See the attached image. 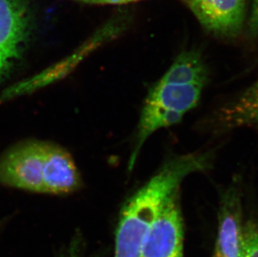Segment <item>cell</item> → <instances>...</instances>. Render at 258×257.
<instances>
[{"instance_id":"11","label":"cell","mask_w":258,"mask_h":257,"mask_svg":"<svg viewBox=\"0 0 258 257\" xmlns=\"http://www.w3.org/2000/svg\"><path fill=\"white\" fill-rule=\"evenodd\" d=\"M241 257H258V223L249 221L243 226Z\"/></svg>"},{"instance_id":"5","label":"cell","mask_w":258,"mask_h":257,"mask_svg":"<svg viewBox=\"0 0 258 257\" xmlns=\"http://www.w3.org/2000/svg\"><path fill=\"white\" fill-rule=\"evenodd\" d=\"M186 2L207 31L229 38L241 33L245 20V0H187Z\"/></svg>"},{"instance_id":"13","label":"cell","mask_w":258,"mask_h":257,"mask_svg":"<svg viewBox=\"0 0 258 257\" xmlns=\"http://www.w3.org/2000/svg\"><path fill=\"white\" fill-rule=\"evenodd\" d=\"M251 33L258 34V0H256L255 9H254L253 17L251 22Z\"/></svg>"},{"instance_id":"12","label":"cell","mask_w":258,"mask_h":257,"mask_svg":"<svg viewBox=\"0 0 258 257\" xmlns=\"http://www.w3.org/2000/svg\"><path fill=\"white\" fill-rule=\"evenodd\" d=\"M75 2L82 3L86 5H120L129 4V3L138 2L141 0H71Z\"/></svg>"},{"instance_id":"9","label":"cell","mask_w":258,"mask_h":257,"mask_svg":"<svg viewBox=\"0 0 258 257\" xmlns=\"http://www.w3.org/2000/svg\"><path fill=\"white\" fill-rule=\"evenodd\" d=\"M204 85H176L159 81L151 88L146 101L185 114L198 105Z\"/></svg>"},{"instance_id":"6","label":"cell","mask_w":258,"mask_h":257,"mask_svg":"<svg viewBox=\"0 0 258 257\" xmlns=\"http://www.w3.org/2000/svg\"><path fill=\"white\" fill-rule=\"evenodd\" d=\"M242 237L241 196L238 188L233 186L223 197L213 257H241Z\"/></svg>"},{"instance_id":"8","label":"cell","mask_w":258,"mask_h":257,"mask_svg":"<svg viewBox=\"0 0 258 257\" xmlns=\"http://www.w3.org/2000/svg\"><path fill=\"white\" fill-rule=\"evenodd\" d=\"M216 122L217 128L222 131L246 126L258 128V81L223 107Z\"/></svg>"},{"instance_id":"3","label":"cell","mask_w":258,"mask_h":257,"mask_svg":"<svg viewBox=\"0 0 258 257\" xmlns=\"http://www.w3.org/2000/svg\"><path fill=\"white\" fill-rule=\"evenodd\" d=\"M183 244L182 216L176 192L150 226L140 257H183Z\"/></svg>"},{"instance_id":"1","label":"cell","mask_w":258,"mask_h":257,"mask_svg":"<svg viewBox=\"0 0 258 257\" xmlns=\"http://www.w3.org/2000/svg\"><path fill=\"white\" fill-rule=\"evenodd\" d=\"M210 166L205 153L175 158L166 163L124 204L115 231L114 257H140L146 233L154 220L187 175Z\"/></svg>"},{"instance_id":"2","label":"cell","mask_w":258,"mask_h":257,"mask_svg":"<svg viewBox=\"0 0 258 257\" xmlns=\"http://www.w3.org/2000/svg\"><path fill=\"white\" fill-rule=\"evenodd\" d=\"M47 146L43 142H27L8 151L0 160V184L45 194Z\"/></svg>"},{"instance_id":"4","label":"cell","mask_w":258,"mask_h":257,"mask_svg":"<svg viewBox=\"0 0 258 257\" xmlns=\"http://www.w3.org/2000/svg\"><path fill=\"white\" fill-rule=\"evenodd\" d=\"M29 26L25 0H0V76L20 55Z\"/></svg>"},{"instance_id":"10","label":"cell","mask_w":258,"mask_h":257,"mask_svg":"<svg viewBox=\"0 0 258 257\" xmlns=\"http://www.w3.org/2000/svg\"><path fill=\"white\" fill-rule=\"evenodd\" d=\"M207 71L200 53L184 51L175 58L172 66L161 78V82L176 85H206Z\"/></svg>"},{"instance_id":"7","label":"cell","mask_w":258,"mask_h":257,"mask_svg":"<svg viewBox=\"0 0 258 257\" xmlns=\"http://www.w3.org/2000/svg\"><path fill=\"white\" fill-rule=\"evenodd\" d=\"M81 185V175L71 155L63 149L48 144L44 174L45 194H71Z\"/></svg>"}]
</instances>
